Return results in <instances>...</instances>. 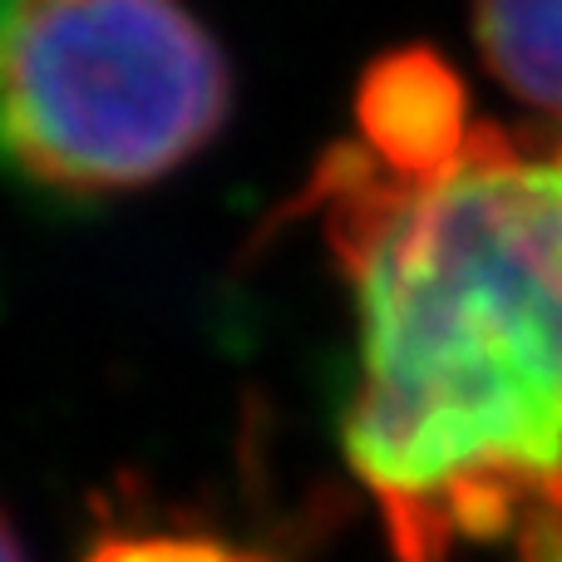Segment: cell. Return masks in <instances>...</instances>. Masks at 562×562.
Wrapping results in <instances>:
<instances>
[{"instance_id": "3957f363", "label": "cell", "mask_w": 562, "mask_h": 562, "mask_svg": "<svg viewBox=\"0 0 562 562\" xmlns=\"http://www.w3.org/2000/svg\"><path fill=\"white\" fill-rule=\"evenodd\" d=\"M474 30L508 94L562 128V0H474Z\"/></svg>"}, {"instance_id": "7a4b0ae2", "label": "cell", "mask_w": 562, "mask_h": 562, "mask_svg": "<svg viewBox=\"0 0 562 562\" xmlns=\"http://www.w3.org/2000/svg\"><path fill=\"white\" fill-rule=\"evenodd\" d=\"M223 114V49L183 0H0V164L30 183L144 188Z\"/></svg>"}, {"instance_id": "5b68a950", "label": "cell", "mask_w": 562, "mask_h": 562, "mask_svg": "<svg viewBox=\"0 0 562 562\" xmlns=\"http://www.w3.org/2000/svg\"><path fill=\"white\" fill-rule=\"evenodd\" d=\"M0 562H25V553H20L15 533H10V524L0 518Z\"/></svg>"}, {"instance_id": "277c9868", "label": "cell", "mask_w": 562, "mask_h": 562, "mask_svg": "<svg viewBox=\"0 0 562 562\" xmlns=\"http://www.w3.org/2000/svg\"><path fill=\"white\" fill-rule=\"evenodd\" d=\"M85 562H262L207 538H109Z\"/></svg>"}, {"instance_id": "6da1fadb", "label": "cell", "mask_w": 562, "mask_h": 562, "mask_svg": "<svg viewBox=\"0 0 562 562\" xmlns=\"http://www.w3.org/2000/svg\"><path fill=\"white\" fill-rule=\"evenodd\" d=\"M321 227L356 301L346 459L400 562H562V158L488 124L336 148Z\"/></svg>"}, {"instance_id": "8992f818", "label": "cell", "mask_w": 562, "mask_h": 562, "mask_svg": "<svg viewBox=\"0 0 562 562\" xmlns=\"http://www.w3.org/2000/svg\"><path fill=\"white\" fill-rule=\"evenodd\" d=\"M558 158H562V154H558Z\"/></svg>"}]
</instances>
